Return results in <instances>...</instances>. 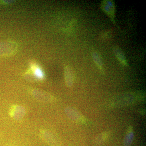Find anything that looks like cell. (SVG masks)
I'll return each instance as SVG.
<instances>
[{"label":"cell","instance_id":"cell-11","mask_svg":"<svg viewBox=\"0 0 146 146\" xmlns=\"http://www.w3.org/2000/svg\"><path fill=\"white\" fill-rule=\"evenodd\" d=\"M31 69L33 71V76L35 78L36 80H42L44 77V74L41 69L35 65H33L31 66Z\"/></svg>","mask_w":146,"mask_h":146},{"label":"cell","instance_id":"cell-9","mask_svg":"<svg viewBox=\"0 0 146 146\" xmlns=\"http://www.w3.org/2000/svg\"><path fill=\"white\" fill-rule=\"evenodd\" d=\"M92 58L97 67L101 70H103V62L100 55L97 52H94L92 53Z\"/></svg>","mask_w":146,"mask_h":146},{"label":"cell","instance_id":"cell-7","mask_svg":"<svg viewBox=\"0 0 146 146\" xmlns=\"http://www.w3.org/2000/svg\"><path fill=\"white\" fill-rule=\"evenodd\" d=\"M113 52L115 56L122 65L127 66L128 63L124 54L120 48L115 46L113 49Z\"/></svg>","mask_w":146,"mask_h":146},{"label":"cell","instance_id":"cell-12","mask_svg":"<svg viewBox=\"0 0 146 146\" xmlns=\"http://www.w3.org/2000/svg\"><path fill=\"white\" fill-rule=\"evenodd\" d=\"M108 135H109V133L108 132H105L97 136L95 139L96 143L100 144L102 143V142L106 141V139H107L108 136H109Z\"/></svg>","mask_w":146,"mask_h":146},{"label":"cell","instance_id":"cell-10","mask_svg":"<svg viewBox=\"0 0 146 146\" xmlns=\"http://www.w3.org/2000/svg\"><path fill=\"white\" fill-rule=\"evenodd\" d=\"M134 134L131 127L128 129V131L126 134L124 140V146H130L133 141Z\"/></svg>","mask_w":146,"mask_h":146},{"label":"cell","instance_id":"cell-2","mask_svg":"<svg viewBox=\"0 0 146 146\" xmlns=\"http://www.w3.org/2000/svg\"><path fill=\"white\" fill-rule=\"evenodd\" d=\"M100 8L112 22L115 23V6L114 1L110 0L102 1L100 4Z\"/></svg>","mask_w":146,"mask_h":146},{"label":"cell","instance_id":"cell-5","mask_svg":"<svg viewBox=\"0 0 146 146\" xmlns=\"http://www.w3.org/2000/svg\"><path fill=\"white\" fill-rule=\"evenodd\" d=\"M10 115L14 119L19 121L24 117L25 114V110L23 106H14L10 110Z\"/></svg>","mask_w":146,"mask_h":146},{"label":"cell","instance_id":"cell-6","mask_svg":"<svg viewBox=\"0 0 146 146\" xmlns=\"http://www.w3.org/2000/svg\"><path fill=\"white\" fill-rule=\"evenodd\" d=\"M33 96L37 100L42 102H49L52 100L53 98L50 94L44 91L34 90L32 92Z\"/></svg>","mask_w":146,"mask_h":146},{"label":"cell","instance_id":"cell-4","mask_svg":"<svg viewBox=\"0 0 146 146\" xmlns=\"http://www.w3.org/2000/svg\"><path fill=\"white\" fill-rule=\"evenodd\" d=\"M65 112L67 116L73 121H77L86 122L85 119L78 110L72 107H67L65 109Z\"/></svg>","mask_w":146,"mask_h":146},{"label":"cell","instance_id":"cell-8","mask_svg":"<svg viewBox=\"0 0 146 146\" xmlns=\"http://www.w3.org/2000/svg\"><path fill=\"white\" fill-rule=\"evenodd\" d=\"M64 75L65 82L67 86H71L73 85L74 82V76L72 70L70 67L68 66H65L64 69Z\"/></svg>","mask_w":146,"mask_h":146},{"label":"cell","instance_id":"cell-3","mask_svg":"<svg viewBox=\"0 0 146 146\" xmlns=\"http://www.w3.org/2000/svg\"><path fill=\"white\" fill-rule=\"evenodd\" d=\"M40 135L50 145L53 146H60V141L59 137L52 131L47 130H41Z\"/></svg>","mask_w":146,"mask_h":146},{"label":"cell","instance_id":"cell-1","mask_svg":"<svg viewBox=\"0 0 146 146\" xmlns=\"http://www.w3.org/2000/svg\"><path fill=\"white\" fill-rule=\"evenodd\" d=\"M138 98L135 94L131 93L121 94L115 97L112 100L110 106L114 107L128 106L136 102Z\"/></svg>","mask_w":146,"mask_h":146}]
</instances>
